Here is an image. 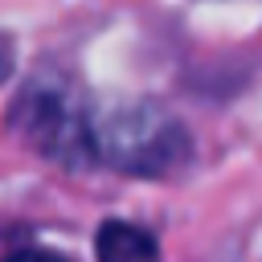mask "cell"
<instances>
[{"instance_id":"1","label":"cell","mask_w":262,"mask_h":262,"mask_svg":"<svg viewBox=\"0 0 262 262\" xmlns=\"http://www.w3.org/2000/svg\"><path fill=\"white\" fill-rule=\"evenodd\" d=\"M8 127L20 143L61 168L94 164V106L61 70H41L20 86L8 106Z\"/></svg>"},{"instance_id":"3","label":"cell","mask_w":262,"mask_h":262,"mask_svg":"<svg viewBox=\"0 0 262 262\" xmlns=\"http://www.w3.org/2000/svg\"><path fill=\"white\" fill-rule=\"evenodd\" d=\"M94 254L98 262H160V242L131 221H102L94 233Z\"/></svg>"},{"instance_id":"4","label":"cell","mask_w":262,"mask_h":262,"mask_svg":"<svg viewBox=\"0 0 262 262\" xmlns=\"http://www.w3.org/2000/svg\"><path fill=\"white\" fill-rule=\"evenodd\" d=\"M4 262H70V258L57 250H45V246H29V250H12Z\"/></svg>"},{"instance_id":"5","label":"cell","mask_w":262,"mask_h":262,"mask_svg":"<svg viewBox=\"0 0 262 262\" xmlns=\"http://www.w3.org/2000/svg\"><path fill=\"white\" fill-rule=\"evenodd\" d=\"M8 70H12V41L0 33V82L8 78Z\"/></svg>"},{"instance_id":"2","label":"cell","mask_w":262,"mask_h":262,"mask_svg":"<svg viewBox=\"0 0 262 262\" xmlns=\"http://www.w3.org/2000/svg\"><path fill=\"white\" fill-rule=\"evenodd\" d=\"M192 139L184 123L160 102H119L94 111V164L123 176H172L188 164Z\"/></svg>"}]
</instances>
